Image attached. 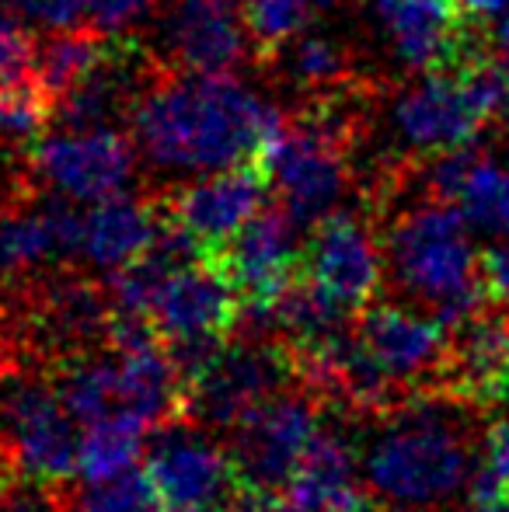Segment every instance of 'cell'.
Wrapping results in <instances>:
<instances>
[{
  "label": "cell",
  "mask_w": 509,
  "mask_h": 512,
  "mask_svg": "<svg viewBox=\"0 0 509 512\" xmlns=\"http://www.w3.org/2000/svg\"><path fill=\"white\" fill-rule=\"evenodd\" d=\"M384 265L394 286L412 304L429 307L447 331L482 314V300L489 297L471 223L443 199L398 213L384 241Z\"/></svg>",
  "instance_id": "cell-3"
},
{
  "label": "cell",
  "mask_w": 509,
  "mask_h": 512,
  "mask_svg": "<svg viewBox=\"0 0 509 512\" xmlns=\"http://www.w3.org/2000/svg\"><path fill=\"white\" fill-rule=\"evenodd\" d=\"M286 512H367L356 457L335 432H318L283 488Z\"/></svg>",
  "instance_id": "cell-19"
},
{
  "label": "cell",
  "mask_w": 509,
  "mask_h": 512,
  "mask_svg": "<svg viewBox=\"0 0 509 512\" xmlns=\"http://www.w3.org/2000/svg\"><path fill=\"white\" fill-rule=\"evenodd\" d=\"M489 63L496 67V74L506 81L509 88V14L499 21H492V35H489V49H485Z\"/></svg>",
  "instance_id": "cell-36"
},
{
  "label": "cell",
  "mask_w": 509,
  "mask_h": 512,
  "mask_svg": "<svg viewBox=\"0 0 509 512\" xmlns=\"http://www.w3.org/2000/svg\"><path fill=\"white\" fill-rule=\"evenodd\" d=\"M157 0H91V25L98 35H126L143 18L154 14Z\"/></svg>",
  "instance_id": "cell-32"
},
{
  "label": "cell",
  "mask_w": 509,
  "mask_h": 512,
  "mask_svg": "<svg viewBox=\"0 0 509 512\" xmlns=\"http://www.w3.org/2000/svg\"><path fill=\"white\" fill-rule=\"evenodd\" d=\"M339 4H360V0H318V7H339Z\"/></svg>",
  "instance_id": "cell-41"
},
{
  "label": "cell",
  "mask_w": 509,
  "mask_h": 512,
  "mask_svg": "<svg viewBox=\"0 0 509 512\" xmlns=\"http://www.w3.org/2000/svg\"><path fill=\"white\" fill-rule=\"evenodd\" d=\"M147 429L133 422H98L84 425L81 453H77V474L84 481H105L136 467L143 453Z\"/></svg>",
  "instance_id": "cell-25"
},
{
  "label": "cell",
  "mask_w": 509,
  "mask_h": 512,
  "mask_svg": "<svg viewBox=\"0 0 509 512\" xmlns=\"http://www.w3.org/2000/svg\"><path fill=\"white\" fill-rule=\"evenodd\" d=\"M265 178L276 192L283 213L297 227H314L335 213L349 189L346 133L342 119L311 112L286 122L262 157Z\"/></svg>",
  "instance_id": "cell-5"
},
{
  "label": "cell",
  "mask_w": 509,
  "mask_h": 512,
  "mask_svg": "<svg viewBox=\"0 0 509 512\" xmlns=\"http://www.w3.org/2000/svg\"><path fill=\"white\" fill-rule=\"evenodd\" d=\"M478 230H485V234L509 237V164L503 168V175H499L496 196H492L489 209H485V216H482V223H478Z\"/></svg>",
  "instance_id": "cell-35"
},
{
  "label": "cell",
  "mask_w": 509,
  "mask_h": 512,
  "mask_svg": "<svg viewBox=\"0 0 509 512\" xmlns=\"http://www.w3.org/2000/svg\"><path fill=\"white\" fill-rule=\"evenodd\" d=\"M49 98L35 81L18 84L11 91H0V150L25 147L39 140V133L49 122Z\"/></svg>",
  "instance_id": "cell-29"
},
{
  "label": "cell",
  "mask_w": 509,
  "mask_h": 512,
  "mask_svg": "<svg viewBox=\"0 0 509 512\" xmlns=\"http://www.w3.org/2000/svg\"><path fill=\"white\" fill-rule=\"evenodd\" d=\"M0 4L25 28H42L49 35L81 28V21L91 11V0H0Z\"/></svg>",
  "instance_id": "cell-30"
},
{
  "label": "cell",
  "mask_w": 509,
  "mask_h": 512,
  "mask_svg": "<svg viewBox=\"0 0 509 512\" xmlns=\"http://www.w3.org/2000/svg\"><path fill=\"white\" fill-rule=\"evenodd\" d=\"M77 425L81 422L56 387L25 384L7 401V443H11L7 450L28 478L56 485L77 474V453H81Z\"/></svg>",
  "instance_id": "cell-13"
},
{
  "label": "cell",
  "mask_w": 509,
  "mask_h": 512,
  "mask_svg": "<svg viewBox=\"0 0 509 512\" xmlns=\"http://www.w3.org/2000/svg\"><path fill=\"white\" fill-rule=\"evenodd\" d=\"M318 0H245V28L255 53L276 56L297 35L307 32Z\"/></svg>",
  "instance_id": "cell-27"
},
{
  "label": "cell",
  "mask_w": 509,
  "mask_h": 512,
  "mask_svg": "<svg viewBox=\"0 0 509 512\" xmlns=\"http://www.w3.org/2000/svg\"><path fill=\"white\" fill-rule=\"evenodd\" d=\"M356 338L391 387L433 377L447 359V328L433 314L408 307H370Z\"/></svg>",
  "instance_id": "cell-17"
},
{
  "label": "cell",
  "mask_w": 509,
  "mask_h": 512,
  "mask_svg": "<svg viewBox=\"0 0 509 512\" xmlns=\"http://www.w3.org/2000/svg\"><path fill=\"white\" fill-rule=\"evenodd\" d=\"M11 464H14L11 450H4V446H0V495H4L7 485H11Z\"/></svg>",
  "instance_id": "cell-38"
},
{
  "label": "cell",
  "mask_w": 509,
  "mask_h": 512,
  "mask_svg": "<svg viewBox=\"0 0 509 512\" xmlns=\"http://www.w3.org/2000/svg\"><path fill=\"white\" fill-rule=\"evenodd\" d=\"M227 4H238V0H227Z\"/></svg>",
  "instance_id": "cell-43"
},
{
  "label": "cell",
  "mask_w": 509,
  "mask_h": 512,
  "mask_svg": "<svg viewBox=\"0 0 509 512\" xmlns=\"http://www.w3.org/2000/svg\"><path fill=\"white\" fill-rule=\"evenodd\" d=\"M213 262L238 290L241 307H269L297 279V269L304 265L297 223L283 209L279 213L262 209L241 234H234L213 255Z\"/></svg>",
  "instance_id": "cell-15"
},
{
  "label": "cell",
  "mask_w": 509,
  "mask_h": 512,
  "mask_svg": "<svg viewBox=\"0 0 509 512\" xmlns=\"http://www.w3.org/2000/svg\"><path fill=\"white\" fill-rule=\"evenodd\" d=\"M506 81L485 53H464L440 70H426L391 102V129L412 154L440 157L468 147L503 112Z\"/></svg>",
  "instance_id": "cell-4"
},
{
  "label": "cell",
  "mask_w": 509,
  "mask_h": 512,
  "mask_svg": "<svg viewBox=\"0 0 509 512\" xmlns=\"http://www.w3.org/2000/svg\"><path fill=\"white\" fill-rule=\"evenodd\" d=\"M150 321L161 342H168L171 359L192 373L241 321V297L213 258H196L161 279L150 300Z\"/></svg>",
  "instance_id": "cell-6"
},
{
  "label": "cell",
  "mask_w": 509,
  "mask_h": 512,
  "mask_svg": "<svg viewBox=\"0 0 509 512\" xmlns=\"http://www.w3.org/2000/svg\"><path fill=\"white\" fill-rule=\"evenodd\" d=\"M265 196H269V178L262 164L210 171L196 175L171 196L168 220L182 227L206 258H213L262 213Z\"/></svg>",
  "instance_id": "cell-11"
},
{
  "label": "cell",
  "mask_w": 509,
  "mask_h": 512,
  "mask_svg": "<svg viewBox=\"0 0 509 512\" xmlns=\"http://www.w3.org/2000/svg\"><path fill=\"white\" fill-rule=\"evenodd\" d=\"M381 272L384 251L360 216L335 209L314 223V234L304 248V276L342 314H356L374 300Z\"/></svg>",
  "instance_id": "cell-12"
},
{
  "label": "cell",
  "mask_w": 509,
  "mask_h": 512,
  "mask_svg": "<svg viewBox=\"0 0 509 512\" xmlns=\"http://www.w3.org/2000/svg\"><path fill=\"white\" fill-rule=\"evenodd\" d=\"M74 512H168V506H164L154 478L147 471L129 467L116 478L84 481Z\"/></svg>",
  "instance_id": "cell-28"
},
{
  "label": "cell",
  "mask_w": 509,
  "mask_h": 512,
  "mask_svg": "<svg viewBox=\"0 0 509 512\" xmlns=\"http://www.w3.org/2000/svg\"><path fill=\"white\" fill-rule=\"evenodd\" d=\"M457 4L471 21H499L509 14V0H457Z\"/></svg>",
  "instance_id": "cell-37"
},
{
  "label": "cell",
  "mask_w": 509,
  "mask_h": 512,
  "mask_svg": "<svg viewBox=\"0 0 509 512\" xmlns=\"http://www.w3.org/2000/svg\"><path fill=\"white\" fill-rule=\"evenodd\" d=\"M506 394H509V377H506Z\"/></svg>",
  "instance_id": "cell-42"
},
{
  "label": "cell",
  "mask_w": 509,
  "mask_h": 512,
  "mask_svg": "<svg viewBox=\"0 0 509 512\" xmlns=\"http://www.w3.org/2000/svg\"><path fill=\"white\" fill-rule=\"evenodd\" d=\"M35 81V46L14 14L0 11V91Z\"/></svg>",
  "instance_id": "cell-31"
},
{
  "label": "cell",
  "mask_w": 509,
  "mask_h": 512,
  "mask_svg": "<svg viewBox=\"0 0 509 512\" xmlns=\"http://www.w3.org/2000/svg\"><path fill=\"white\" fill-rule=\"evenodd\" d=\"M318 432L321 425L314 398L286 391L272 394L238 425L231 457L241 485L283 492Z\"/></svg>",
  "instance_id": "cell-10"
},
{
  "label": "cell",
  "mask_w": 509,
  "mask_h": 512,
  "mask_svg": "<svg viewBox=\"0 0 509 512\" xmlns=\"http://www.w3.org/2000/svg\"><path fill=\"white\" fill-rule=\"evenodd\" d=\"M140 147L116 126H67L32 147V175L67 203H102L129 189Z\"/></svg>",
  "instance_id": "cell-7"
},
{
  "label": "cell",
  "mask_w": 509,
  "mask_h": 512,
  "mask_svg": "<svg viewBox=\"0 0 509 512\" xmlns=\"http://www.w3.org/2000/svg\"><path fill=\"white\" fill-rule=\"evenodd\" d=\"M77 213L67 209H0V279H18L53 258L74 255Z\"/></svg>",
  "instance_id": "cell-20"
},
{
  "label": "cell",
  "mask_w": 509,
  "mask_h": 512,
  "mask_svg": "<svg viewBox=\"0 0 509 512\" xmlns=\"http://www.w3.org/2000/svg\"><path fill=\"white\" fill-rule=\"evenodd\" d=\"M482 276H485L489 297L509 307V241L496 244V248L482 258Z\"/></svg>",
  "instance_id": "cell-34"
},
{
  "label": "cell",
  "mask_w": 509,
  "mask_h": 512,
  "mask_svg": "<svg viewBox=\"0 0 509 512\" xmlns=\"http://www.w3.org/2000/svg\"><path fill=\"white\" fill-rule=\"evenodd\" d=\"M105 53H109V42H102V35L81 32V28L53 32L46 46L35 53V84L49 102H60L105 60Z\"/></svg>",
  "instance_id": "cell-24"
},
{
  "label": "cell",
  "mask_w": 509,
  "mask_h": 512,
  "mask_svg": "<svg viewBox=\"0 0 509 512\" xmlns=\"http://www.w3.org/2000/svg\"><path fill=\"white\" fill-rule=\"evenodd\" d=\"M276 56H283L286 77L304 91H328L335 84H342V77L349 74V53L335 35L325 32H304L290 42L286 49H279Z\"/></svg>",
  "instance_id": "cell-26"
},
{
  "label": "cell",
  "mask_w": 509,
  "mask_h": 512,
  "mask_svg": "<svg viewBox=\"0 0 509 512\" xmlns=\"http://www.w3.org/2000/svg\"><path fill=\"white\" fill-rule=\"evenodd\" d=\"M0 512H63V502L49 492V481L32 478L28 485H7L0 495Z\"/></svg>",
  "instance_id": "cell-33"
},
{
  "label": "cell",
  "mask_w": 509,
  "mask_h": 512,
  "mask_svg": "<svg viewBox=\"0 0 509 512\" xmlns=\"http://www.w3.org/2000/svg\"><path fill=\"white\" fill-rule=\"evenodd\" d=\"M164 223L168 220H161L157 206H150L147 199L119 192L102 203H91L88 213L77 216L74 255L102 272H119L157 248Z\"/></svg>",
  "instance_id": "cell-18"
},
{
  "label": "cell",
  "mask_w": 509,
  "mask_h": 512,
  "mask_svg": "<svg viewBox=\"0 0 509 512\" xmlns=\"http://www.w3.org/2000/svg\"><path fill=\"white\" fill-rule=\"evenodd\" d=\"M157 42L182 74H234L255 49L245 18L227 0H175L161 18Z\"/></svg>",
  "instance_id": "cell-14"
},
{
  "label": "cell",
  "mask_w": 509,
  "mask_h": 512,
  "mask_svg": "<svg viewBox=\"0 0 509 512\" xmlns=\"http://www.w3.org/2000/svg\"><path fill=\"white\" fill-rule=\"evenodd\" d=\"M140 98V60L129 46H112L105 60L60 98V115L67 126H112L119 112H133Z\"/></svg>",
  "instance_id": "cell-21"
},
{
  "label": "cell",
  "mask_w": 509,
  "mask_h": 512,
  "mask_svg": "<svg viewBox=\"0 0 509 512\" xmlns=\"http://www.w3.org/2000/svg\"><path fill=\"white\" fill-rule=\"evenodd\" d=\"M147 474L168 512H227L241 481L231 453L196 425H168L150 446Z\"/></svg>",
  "instance_id": "cell-9"
},
{
  "label": "cell",
  "mask_w": 509,
  "mask_h": 512,
  "mask_svg": "<svg viewBox=\"0 0 509 512\" xmlns=\"http://www.w3.org/2000/svg\"><path fill=\"white\" fill-rule=\"evenodd\" d=\"M7 366H11V349H7V338L0 331V380L7 377Z\"/></svg>",
  "instance_id": "cell-39"
},
{
  "label": "cell",
  "mask_w": 509,
  "mask_h": 512,
  "mask_svg": "<svg viewBox=\"0 0 509 512\" xmlns=\"http://www.w3.org/2000/svg\"><path fill=\"white\" fill-rule=\"evenodd\" d=\"M454 373L461 391L475 398H503L509 377V317H471L454 349Z\"/></svg>",
  "instance_id": "cell-23"
},
{
  "label": "cell",
  "mask_w": 509,
  "mask_h": 512,
  "mask_svg": "<svg viewBox=\"0 0 509 512\" xmlns=\"http://www.w3.org/2000/svg\"><path fill=\"white\" fill-rule=\"evenodd\" d=\"M112 304L102 290L67 279L42 290L39 310H35V328L53 349H81L95 335H105L109 328Z\"/></svg>",
  "instance_id": "cell-22"
},
{
  "label": "cell",
  "mask_w": 509,
  "mask_h": 512,
  "mask_svg": "<svg viewBox=\"0 0 509 512\" xmlns=\"http://www.w3.org/2000/svg\"><path fill=\"white\" fill-rule=\"evenodd\" d=\"M363 474L377 499L426 512L464 492L475 474V443L464 411L447 398L398 408L374 436Z\"/></svg>",
  "instance_id": "cell-2"
},
{
  "label": "cell",
  "mask_w": 509,
  "mask_h": 512,
  "mask_svg": "<svg viewBox=\"0 0 509 512\" xmlns=\"http://www.w3.org/2000/svg\"><path fill=\"white\" fill-rule=\"evenodd\" d=\"M374 11L398 67L426 74L471 53L457 0H374Z\"/></svg>",
  "instance_id": "cell-16"
},
{
  "label": "cell",
  "mask_w": 509,
  "mask_h": 512,
  "mask_svg": "<svg viewBox=\"0 0 509 512\" xmlns=\"http://www.w3.org/2000/svg\"><path fill=\"white\" fill-rule=\"evenodd\" d=\"M293 359L279 345L252 338L238 345H220L203 366L189 373L185 405L192 418L213 429H238L248 415L272 394L286 391Z\"/></svg>",
  "instance_id": "cell-8"
},
{
  "label": "cell",
  "mask_w": 509,
  "mask_h": 512,
  "mask_svg": "<svg viewBox=\"0 0 509 512\" xmlns=\"http://www.w3.org/2000/svg\"><path fill=\"white\" fill-rule=\"evenodd\" d=\"M471 512H509V495L506 499L489 502V506H471Z\"/></svg>",
  "instance_id": "cell-40"
},
{
  "label": "cell",
  "mask_w": 509,
  "mask_h": 512,
  "mask_svg": "<svg viewBox=\"0 0 509 512\" xmlns=\"http://www.w3.org/2000/svg\"><path fill=\"white\" fill-rule=\"evenodd\" d=\"M129 119L140 157L161 175L262 164L286 126L279 108L234 74H178L150 84Z\"/></svg>",
  "instance_id": "cell-1"
}]
</instances>
